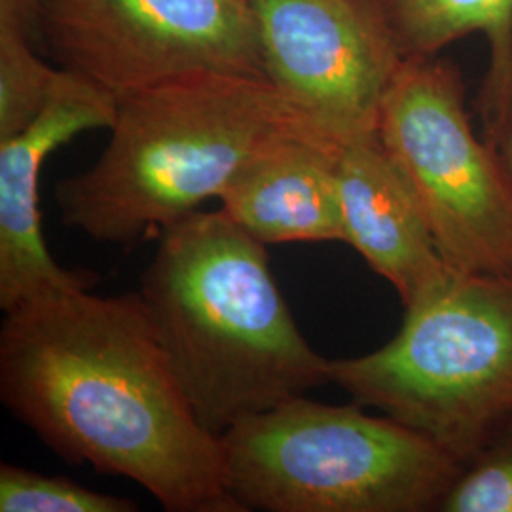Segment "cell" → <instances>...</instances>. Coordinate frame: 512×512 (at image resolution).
<instances>
[{"label": "cell", "instance_id": "cell-1", "mask_svg": "<svg viewBox=\"0 0 512 512\" xmlns=\"http://www.w3.org/2000/svg\"><path fill=\"white\" fill-rule=\"evenodd\" d=\"M90 291L52 289L6 311V410L59 458L133 480L165 511L243 512L139 293Z\"/></svg>", "mask_w": 512, "mask_h": 512}, {"label": "cell", "instance_id": "cell-2", "mask_svg": "<svg viewBox=\"0 0 512 512\" xmlns=\"http://www.w3.org/2000/svg\"><path fill=\"white\" fill-rule=\"evenodd\" d=\"M268 245L219 211L164 228L139 296L203 427L234 423L330 384V359L298 329Z\"/></svg>", "mask_w": 512, "mask_h": 512}, {"label": "cell", "instance_id": "cell-3", "mask_svg": "<svg viewBox=\"0 0 512 512\" xmlns=\"http://www.w3.org/2000/svg\"><path fill=\"white\" fill-rule=\"evenodd\" d=\"M109 131L97 162L57 183L55 202L65 226L126 251L219 200L277 143L323 135L268 78L222 71L118 97Z\"/></svg>", "mask_w": 512, "mask_h": 512}, {"label": "cell", "instance_id": "cell-4", "mask_svg": "<svg viewBox=\"0 0 512 512\" xmlns=\"http://www.w3.org/2000/svg\"><path fill=\"white\" fill-rule=\"evenodd\" d=\"M329 372L353 403L469 463L512 425V274L452 270L384 348Z\"/></svg>", "mask_w": 512, "mask_h": 512}, {"label": "cell", "instance_id": "cell-5", "mask_svg": "<svg viewBox=\"0 0 512 512\" xmlns=\"http://www.w3.org/2000/svg\"><path fill=\"white\" fill-rule=\"evenodd\" d=\"M241 511H439L463 465L389 416L306 395L234 423L219 437Z\"/></svg>", "mask_w": 512, "mask_h": 512}, {"label": "cell", "instance_id": "cell-6", "mask_svg": "<svg viewBox=\"0 0 512 512\" xmlns=\"http://www.w3.org/2000/svg\"><path fill=\"white\" fill-rule=\"evenodd\" d=\"M378 137L418 194L442 260L465 274L511 275L512 186L473 129L458 67L406 57Z\"/></svg>", "mask_w": 512, "mask_h": 512}, {"label": "cell", "instance_id": "cell-7", "mask_svg": "<svg viewBox=\"0 0 512 512\" xmlns=\"http://www.w3.org/2000/svg\"><path fill=\"white\" fill-rule=\"evenodd\" d=\"M38 42L114 99L196 71L264 76L249 0H44Z\"/></svg>", "mask_w": 512, "mask_h": 512}, {"label": "cell", "instance_id": "cell-8", "mask_svg": "<svg viewBox=\"0 0 512 512\" xmlns=\"http://www.w3.org/2000/svg\"><path fill=\"white\" fill-rule=\"evenodd\" d=\"M264 76L336 143L378 133L406 61L378 0H249Z\"/></svg>", "mask_w": 512, "mask_h": 512}, {"label": "cell", "instance_id": "cell-9", "mask_svg": "<svg viewBox=\"0 0 512 512\" xmlns=\"http://www.w3.org/2000/svg\"><path fill=\"white\" fill-rule=\"evenodd\" d=\"M116 99L80 74H61L54 97L37 118L0 139V308L6 311L40 293L84 287L99 275L65 270L50 255L42 234L40 175L48 156L80 133L109 129Z\"/></svg>", "mask_w": 512, "mask_h": 512}, {"label": "cell", "instance_id": "cell-10", "mask_svg": "<svg viewBox=\"0 0 512 512\" xmlns=\"http://www.w3.org/2000/svg\"><path fill=\"white\" fill-rule=\"evenodd\" d=\"M336 183L344 243L395 287L404 308L450 275L418 194L378 133L338 145Z\"/></svg>", "mask_w": 512, "mask_h": 512}, {"label": "cell", "instance_id": "cell-11", "mask_svg": "<svg viewBox=\"0 0 512 512\" xmlns=\"http://www.w3.org/2000/svg\"><path fill=\"white\" fill-rule=\"evenodd\" d=\"M336 141L294 135L256 158L220 196V209L264 245L344 241Z\"/></svg>", "mask_w": 512, "mask_h": 512}, {"label": "cell", "instance_id": "cell-12", "mask_svg": "<svg viewBox=\"0 0 512 512\" xmlns=\"http://www.w3.org/2000/svg\"><path fill=\"white\" fill-rule=\"evenodd\" d=\"M404 57H429L459 38L484 33L490 69L480 93L486 135L512 97V0H378Z\"/></svg>", "mask_w": 512, "mask_h": 512}, {"label": "cell", "instance_id": "cell-13", "mask_svg": "<svg viewBox=\"0 0 512 512\" xmlns=\"http://www.w3.org/2000/svg\"><path fill=\"white\" fill-rule=\"evenodd\" d=\"M137 501L95 492L67 476L0 465V512H135Z\"/></svg>", "mask_w": 512, "mask_h": 512}, {"label": "cell", "instance_id": "cell-14", "mask_svg": "<svg viewBox=\"0 0 512 512\" xmlns=\"http://www.w3.org/2000/svg\"><path fill=\"white\" fill-rule=\"evenodd\" d=\"M439 511L512 512V425L463 465Z\"/></svg>", "mask_w": 512, "mask_h": 512}, {"label": "cell", "instance_id": "cell-15", "mask_svg": "<svg viewBox=\"0 0 512 512\" xmlns=\"http://www.w3.org/2000/svg\"><path fill=\"white\" fill-rule=\"evenodd\" d=\"M44 0H0V61L38 55V25Z\"/></svg>", "mask_w": 512, "mask_h": 512}, {"label": "cell", "instance_id": "cell-16", "mask_svg": "<svg viewBox=\"0 0 512 512\" xmlns=\"http://www.w3.org/2000/svg\"><path fill=\"white\" fill-rule=\"evenodd\" d=\"M486 139L495 148L512 186V97L507 109L501 114L497 126L486 135Z\"/></svg>", "mask_w": 512, "mask_h": 512}]
</instances>
